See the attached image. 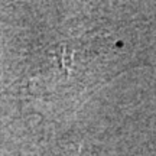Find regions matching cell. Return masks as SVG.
Instances as JSON below:
<instances>
[{
	"mask_svg": "<svg viewBox=\"0 0 156 156\" xmlns=\"http://www.w3.org/2000/svg\"><path fill=\"white\" fill-rule=\"evenodd\" d=\"M62 156H84V155L81 153V151H73V152H67L65 155Z\"/></svg>",
	"mask_w": 156,
	"mask_h": 156,
	"instance_id": "cell-1",
	"label": "cell"
}]
</instances>
